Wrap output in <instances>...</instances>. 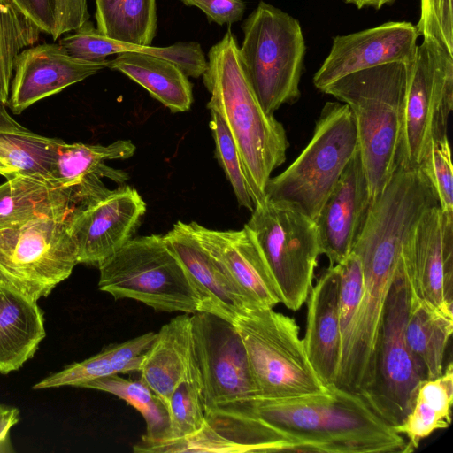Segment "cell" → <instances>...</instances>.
Wrapping results in <instances>:
<instances>
[{
  "label": "cell",
  "instance_id": "6da1fadb",
  "mask_svg": "<svg viewBox=\"0 0 453 453\" xmlns=\"http://www.w3.org/2000/svg\"><path fill=\"white\" fill-rule=\"evenodd\" d=\"M220 408L257 419L280 441L282 451L405 453L406 449L405 439L360 395L334 384L323 393L280 398L256 395Z\"/></svg>",
  "mask_w": 453,
  "mask_h": 453
},
{
  "label": "cell",
  "instance_id": "7a4b0ae2",
  "mask_svg": "<svg viewBox=\"0 0 453 453\" xmlns=\"http://www.w3.org/2000/svg\"><path fill=\"white\" fill-rule=\"evenodd\" d=\"M203 81L210 111L220 115L237 148L254 206L265 199L271 173L286 160L288 141L283 125L260 104L239 57L230 29L208 52Z\"/></svg>",
  "mask_w": 453,
  "mask_h": 453
},
{
  "label": "cell",
  "instance_id": "3957f363",
  "mask_svg": "<svg viewBox=\"0 0 453 453\" xmlns=\"http://www.w3.org/2000/svg\"><path fill=\"white\" fill-rule=\"evenodd\" d=\"M413 62L388 63L358 71L322 89L347 104L354 116L372 199L397 167L403 105Z\"/></svg>",
  "mask_w": 453,
  "mask_h": 453
},
{
  "label": "cell",
  "instance_id": "277c9868",
  "mask_svg": "<svg viewBox=\"0 0 453 453\" xmlns=\"http://www.w3.org/2000/svg\"><path fill=\"white\" fill-rule=\"evenodd\" d=\"M242 66L260 104L268 114L296 103L305 56L297 19L263 1L242 25Z\"/></svg>",
  "mask_w": 453,
  "mask_h": 453
},
{
  "label": "cell",
  "instance_id": "5b68a950",
  "mask_svg": "<svg viewBox=\"0 0 453 453\" xmlns=\"http://www.w3.org/2000/svg\"><path fill=\"white\" fill-rule=\"evenodd\" d=\"M358 150L354 116L341 102H327L300 155L265 185V198L293 203L314 220L348 163Z\"/></svg>",
  "mask_w": 453,
  "mask_h": 453
},
{
  "label": "cell",
  "instance_id": "8992f818",
  "mask_svg": "<svg viewBox=\"0 0 453 453\" xmlns=\"http://www.w3.org/2000/svg\"><path fill=\"white\" fill-rule=\"evenodd\" d=\"M233 324L242 341L257 395L294 397L328 389L309 361L294 319L273 308L254 307Z\"/></svg>",
  "mask_w": 453,
  "mask_h": 453
},
{
  "label": "cell",
  "instance_id": "52a82bcc",
  "mask_svg": "<svg viewBox=\"0 0 453 453\" xmlns=\"http://www.w3.org/2000/svg\"><path fill=\"white\" fill-rule=\"evenodd\" d=\"M98 288L157 311L200 312V298L164 235L133 237L99 266Z\"/></svg>",
  "mask_w": 453,
  "mask_h": 453
},
{
  "label": "cell",
  "instance_id": "ba28073f",
  "mask_svg": "<svg viewBox=\"0 0 453 453\" xmlns=\"http://www.w3.org/2000/svg\"><path fill=\"white\" fill-rule=\"evenodd\" d=\"M244 226L257 242L280 303L298 311L322 255L316 221L293 203L265 198L254 206Z\"/></svg>",
  "mask_w": 453,
  "mask_h": 453
},
{
  "label": "cell",
  "instance_id": "9c48e42d",
  "mask_svg": "<svg viewBox=\"0 0 453 453\" xmlns=\"http://www.w3.org/2000/svg\"><path fill=\"white\" fill-rule=\"evenodd\" d=\"M78 263L68 215L39 216L0 230V287L37 302Z\"/></svg>",
  "mask_w": 453,
  "mask_h": 453
},
{
  "label": "cell",
  "instance_id": "30bf717a",
  "mask_svg": "<svg viewBox=\"0 0 453 453\" xmlns=\"http://www.w3.org/2000/svg\"><path fill=\"white\" fill-rule=\"evenodd\" d=\"M411 296V277L403 256L382 315L375 355L373 380L361 396L389 426L400 425L425 380L405 336Z\"/></svg>",
  "mask_w": 453,
  "mask_h": 453
},
{
  "label": "cell",
  "instance_id": "8fae6325",
  "mask_svg": "<svg viewBox=\"0 0 453 453\" xmlns=\"http://www.w3.org/2000/svg\"><path fill=\"white\" fill-rule=\"evenodd\" d=\"M453 109V55L423 37L410 72L397 165L418 169L434 144L448 136Z\"/></svg>",
  "mask_w": 453,
  "mask_h": 453
},
{
  "label": "cell",
  "instance_id": "7c38bea8",
  "mask_svg": "<svg viewBox=\"0 0 453 453\" xmlns=\"http://www.w3.org/2000/svg\"><path fill=\"white\" fill-rule=\"evenodd\" d=\"M191 350L205 413L257 395L235 326L208 312L191 314Z\"/></svg>",
  "mask_w": 453,
  "mask_h": 453
},
{
  "label": "cell",
  "instance_id": "4fadbf2b",
  "mask_svg": "<svg viewBox=\"0 0 453 453\" xmlns=\"http://www.w3.org/2000/svg\"><path fill=\"white\" fill-rule=\"evenodd\" d=\"M146 212V203L134 188L111 190L104 184L81 199L68 215L78 263L99 266L133 238Z\"/></svg>",
  "mask_w": 453,
  "mask_h": 453
},
{
  "label": "cell",
  "instance_id": "5bb4252c",
  "mask_svg": "<svg viewBox=\"0 0 453 453\" xmlns=\"http://www.w3.org/2000/svg\"><path fill=\"white\" fill-rule=\"evenodd\" d=\"M414 292L453 311V212L435 206L411 232L402 253Z\"/></svg>",
  "mask_w": 453,
  "mask_h": 453
},
{
  "label": "cell",
  "instance_id": "9a60e30c",
  "mask_svg": "<svg viewBox=\"0 0 453 453\" xmlns=\"http://www.w3.org/2000/svg\"><path fill=\"white\" fill-rule=\"evenodd\" d=\"M416 26L389 21L357 33L337 35L328 56L313 76L320 91L350 73L388 63H411L417 52Z\"/></svg>",
  "mask_w": 453,
  "mask_h": 453
},
{
  "label": "cell",
  "instance_id": "2e32d148",
  "mask_svg": "<svg viewBox=\"0 0 453 453\" xmlns=\"http://www.w3.org/2000/svg\"><path fill=\"white\" fill-rule=\"evenodd\" d=\"M106 62L77 58L59 43L29 46L16 58L6 106L19 114L39 100L106 68Z\"/></svg>",
  "mask_w": 453,
  "mask_h": 453
},
{
  "label": "cell",
  "instance_id": "e0dca14e",
  "mask_svg": "<svg viewBox=\"0 0 453 453\" xmlns=\"http://www.w3.org/2000/svg\"><path fill=\"white\" fill-rule=\"evenodd\" d=\"M372 201L357 150L315 219L321 253L327 257L329 266L339 264L351 253Z\"/></svg>",
  "mask_w": 453,
  "mask_h": 453
},
{
  "label": "cell",
  "instance_id": "ac0fdd59",
  "mask_svg": "<svg viewBox=\"0 0 453 453\" xmlns=\"http://www.w3.org/2000/svg\"><path fill=\"white\" fill-rule=\"evenodd\" d=\"M164 238L191 280L200 298V312L231 323L254 308L219 262L203 247L189 223L177 221Z\"/></svg>",
  "mask_w": 453,
  "mask_h": 453
},
{
  "label": "cell",
  "instance_id": "d6986e66",
  "mask_svg": "<svg viewBox=\"0 0 453 453\" xmlns=\"http://www.w3.org/2000/svg\"><path fill=\"white\" fill-rule=\"evenodd\" d=\"M189 224L253 307L274 308L280 303L267 264L248 227L214 230L196 222Z\"/></svg>",
  "mask_w": 453,
  "mask_h": 453
},
{
  "label": "cell",
  "instance_id": "ffe728a7",
  "mask_svg": "<svg viewBox=\"0 0 453 453\" xmlns=\"http://www.w3.org/2000/svg\"><path fill=\"white\" fill-rule=\"evenodd\" d=\"M338 293V265H328L313 283L306 299L303 342L310 363L326 387L335 382L341 357Z\"/></svg>",
  "mask_w": 453,
  "mask_h": 453
},
{
  "label": "cell",
  "instance_id": "44dd1931",
  "mask_svg": "<svg viewBox=\"0 0 453 453\" xmlns=\"http://www.w3.org/2000/svg\"><path fill=\"white\" fill-rule=\"evenodd\" d=\"M103 184L96 176L73 188L32 175L8 178L0 185V230L39 216L69 215L81 199Z\"/></svg>",
  "mask_w": 453,
  "mask_h": 453
},
{
  "label": "cell",
  "instance_id": "7402d4cb",
  "mask_svg": "<svg viewBox=\"0 0 453 453\" xmlns=\"http://www.w3.org/2000/svg\"><path fill=\"white\" fill-rule=\"evenodd\" d=\"M191 361V315L183 313L162 326L157 333L143 353L140 380L168 405L172 393L186 375Z\"/></svg>",
  "mask_w": 453,
  "mask_h": 453
},
{
  "label": "cell",
  "instance_id": "603a6c76",
  "mask_svg": "<svg viewBox=\"0 0 453 453\" xmlns=\"http://www.w3.org/2000/svg\"><path fill=\"white\" fill-rule=\"evenodd\" d=\"M58 43L71 56L96 62L124 51L148 53L174 63L192 78L202 76L207 66L205 55L196 42H178L166 47L127 44L104 36L89 20L73 34L61 38Z\"/></svg>",
  "mask_w": 453,
  "mask_h": 453
},
{
  "label": "cell",
  "instance_id": "cb8c5ba5",
  "mask_svg": "<svg viewBox=\"0 0 453 453\" xmlns=\"http://www.w3.org/2000/svg\"><path fill=\"white\" fill-rule=\"evenodd\" d=\"M44 337L43 314L37 303L0 287V373L19 369Z\"/></svg>",
  "mask_w": 453,
  "mask_h": 453
},
{
  "label": "cell",
  "instance_id": "d4e9b609",
  "mask_svg": "<svg viewBox=\"0 0 453 453\" xmlns=\"http://www.w3.org/2000/svg\"><path fill=\"white\" fill-rule=\"evenodd\" d=\"M452 333L453 311L419 297L411 287L405 336L424 380L443 372L445 352Z\"/></svg>",
  "mask_w": 453,
  "mask_h": 453
},
{
  "label": "cell",
  "instance_id": "484cf974",
  "mask_svg": "<svg viewBox=\"0 0 453 453\" xmlns=\"http://www.w3.org/2000/svg\"><path fill=\"white\" fill-rule=\"evenodd\" d=\"M116 55L107 59V68L119 71L141 85L172 112L190 109L193 86L177 65L143 52L124 51Z\"/></svg>",
  "mask_w": 453,
  "mask_h": 453
},
{
  "label": "cell",
  "instance_id": "4316f807",
  "mask_svg": "<svg viewBox=\"0 0 453 453\" xmlns=\"http://www.w3.org/2000/svg\"><path fill=\"white\" fill-rule=\"evenodd\" d=\"M63 142L27 129L11 117L5 104H0V160L16 174L53 180L58 148Z\"/></svg>",
  "mask_w": 453,
  "mask_h": 453
},
{
  "label": "cell",
  "instance_id": "83f0119b",
  "mask_svg": "<svg viewBox=\"0 0 453 453\" xmlns=\"http://www.w3.org/2000/svg\"><path fill=\"white\" fill-rule=\"evenodd\" d=\"M157 333L149 332L104 349L81 362L73 363L62 371L37 382L33 388L43 389L62 386L81 388L83 384L113 374L139 372L143 353L154 341Z\"/></svg>",
  "mask_w": 453,
  "mask_h": 453
},
{
  "label": "cell",
  "instance_id": "f1b7e54d",
  "mask_svg": "<svg viewBox=\"0 0 453 453\" xmlns=\"http://www.w3.org/2000/svg\"><path fill=\"white\" fill-rule=\"evenodd\" d=\"M452 404L453 365L449 362L440 376L421 382L411 410L400 425L393 426L406 441L405 453L417 449L435 431L449 426Z\"/></svg>",
  "mask_w": 453,
  "mask_h": 453
},
{
  "label": "cell",
  "instance_id": "f546056e",
  "mask_svg": "<svg viewBox=\"0 0 453 453\" xmlns=\"http://www.w3.org/2000/svg\"><path fill=\"white\" fill-rule=\"evenodd\" d=\"M135 150L129 140H118L108 145L64 142L58 148L53 180L62 187L73 188L86 177L97 175L124 184L129 179L128 173L109 167L105 162L127 159Z\"/></svg>",
  "mask_w": 453,
  "mask_h": 453
},
{
  "label": "cell",
  "instance_id": "4dcf8cb0",
  "mask_svg": "<svg viewBox=\"0 0 453 453\" xmlns=\"http://www.w3.org/2000/svg\"><path fill=\"white\" fill-rule=\"evenodd\" d=\"M96 29L127 44L150 46L156 35V0H95Z\"/></svg>",
  "mask_w": 453,
  "mask_h": 453
},
{
  "label": "cell",
  "instance_id": "1f68e13d",
  "mask_svg": "<svg viewBox=\"0 0 453 453\" xmlns=\"http://www.w3.org/2000/svg\"><path fill=\"white\" fill-rule=\"evenodd\" d=\"M81 388L114 395L139 411L146 423V434L140 442L157 443L166 438L169 431L167 405L141 380L113 374L90 380Z\"/></svg>",
  "mask_w": 453,
  "mask_h": 453
},
{
  "label": "cell",
  "instance_id": "d6a6232c",
  "mask_svg": "<svg viewBox=\"0 0 453 453\" xmlns=\"http://www.w3.org/2000/svg\"><path fill=\"white\" fill-rule=\"evenodd\" d=\"M40 34L9 0H0V104H7L18 55L35 45Z\"/></svg>",
  "mask_w": 453,
  "mask_h": 453
},
{
  "label": "cell",
  "instance_id": "836d02e7",
  "mask_svg": "<svg viewBox=\"0 0 453 453\" xmlns=\"http://www.w3.org/2000/svg\"><path fill=\"white\" fill-rule=\"evenodd\" d=\"M167 408L169 431L166 438L160 442L191 436L200 432L206 425L202 387L193 356L186 375L171 395Z\"/></svg>",
  "mask_w": 453,
  "mask_h": 453
},
{
  "label": "cell",
  "instance_id": "e575fe53",
  "mask_svg": "<svg viewBox=\"0 0 453 453\" xmlns=\"http://www.w3.org/2000/svg\"><path fill=\"white\" fill-rule=\"evenodd\" d=\"M41 33L53 41L89 20L87 0H9Z\"/></svg>",
  "mask_w": 453,
  "mask_h": 453
},
{
  "label": "cell",
  "instance_id": "d590c367",
  "mask_svg": "<svg viewBox=\"0 0 453 453\" xmlns=\"http://www.w3.org/2000/svg\"><path fill=\"white\" fill-rule=\"evenodd\" d=\"M337 265L339 268L338 311L341 332L338 375L347 364L352 350L362 296L363 276L359 258L353 252Z\"/></svg>",
  "mask_w": 453,
  "mask_h": 453
},
{
  "label": "cell",
  "instance_id": "8d00e7d4",
  "mask_svg": "<svg viewBox=\"0 0 453 453\" xmlns=\"http://www.w3.org/2000/svg\"><path fill=\"white\" fill-rule=\"evenodd\" d=\"M210 112V128L215 142V157L232 186L238 204L252 211L254 203L232 134L220 115L214 111Z\"/></svg>",
  "mask_w": 453,
  "mask_h": 453
},
{
  "label": "cell",
  "instance_id": "74e56055",
  "mask_svg": "<svg viewBox=\"0 0 453 453\" xmlns=\"http://www.w3.org/2000/svg\"><path fill=\"white\" fill-rule=\"evenodd\" d=\"M419 169L433 186L441 211L453 212V166L448 136L434 144Z\"/></svg>",
  "mask_w": 453,
  "mask_h": 453
},
{
  "label": "cell",
  "instance_id": "f35d334b",
  "mask_svg": "<svg viewBox=\"0 0 453 453\" xmlns=\"http://www.w3.org/2000/svg\"><path fill=\"white\" fill-rule=\"evenodd\" d=\"M418 35L434 40L453 55L452 0H421Z\"/></svg>",
  "mask_w": 453,
  "mask_h": 453
},
{
  "label": "cell",
  "instance_id": "ab89813d",
  "mask_svg": "<svg viewBox=\"0 0 453 453\" xmlns=\"http://www.w3.org/2000/svg\"><path fill=\"white\" fill-rule=\"evenodd\" d=\"M187 6L200 9L209 22L219 26L240 21L245 12L242 0H180Z\"/></svg>",
  "mask_w": 453,
  "mask_h": 453
},
{
  "label": "cell",
  "instance_id": "60d3db41",
  "mask_svg": "<svg viewBox=\"0 0 453 453\" xmlns=\"http://www.w3.org/2000/svg\"><path fill=\"white\" fill-rule=\"evenodd\" d=\"M20 418L19 409L0 403V453L13 452L10 430Z\"/></svg>",
  "mask_w": 453,
  "mask_h": 453
},
{
  "label": "cell",
  "instance_id": "b9f144b4",
  "mask_svg": "<svg viewBox=\"0 0 453 453\" xmlns=\"http://www.w3.org/2000/svg\"><path fill=\"white\" fill-rule=\"evenodd\" d=\"M347 4H354L358 9L364 7H373L380 9L384 4L393 2L394 0H343Z\"/></svg>",
  "mask_w": 453,
  "mask_h": 453
},
{
  "label": "cell",
  "instance_id": "7bdbcfd3",
  "mask_svg": "<svg viewBox=\"0 0 453 453\" xmlns=\"http://www.w3.org/2000/svg\"><path fill=\"white\" fill-rule=\"evenodd\" d=\"M0 175H3L6 179H8V178H11V177L16 175V173L13 170H12L10 167H8L6 165H4L0 160Z\"/></svg>",
  "mask_w": 453,
  "mask_h": 453
}]
</instances>
